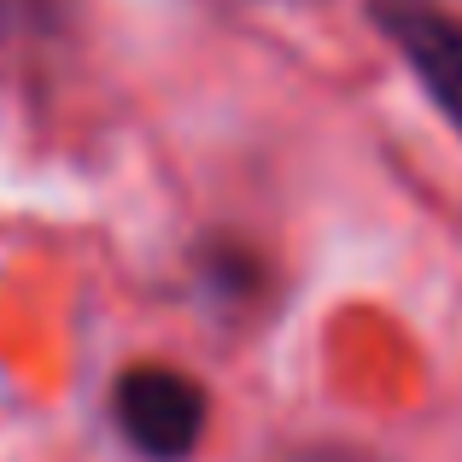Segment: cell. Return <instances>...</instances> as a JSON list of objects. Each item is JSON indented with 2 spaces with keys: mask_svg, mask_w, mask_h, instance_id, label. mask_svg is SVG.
Wrapping results in <instances>:
<instances>
[{
  "mask_svg": "<svg viewBox=\"0 0 462 462\" xmlns=\"http://www.w3.org/2000/svg\"><path fill=\"white\" fill-rule=\"evenodd\" d=\"M205 386L164 363L124 369L112 386V421L147 462H188L193 445L205 439Z\"/></svg>",
  "mask_w": 462,
  "mask_h": 462,
  "instance_id": "obj_1",
  "label": "cell"
},
{
  "mask_svg": "<svg viewBox=\"0 0 462 462\" xmlns=\"http://www.w3.org/2000/svg\"><path fill=\"white\" fill-rule=\"evenodd\" d=\"M369 18L462 135V18H451L439 0H369Z\"/></svg>",
  "mask_w": 462,
  "mask_h": 462,
  "instance_id": "obj_2",
  "label": "cell"
},
{
  "mask_svg": "<svg viewBox=\"0 0 462 462\" xmlns=\"http://www.w3.org/2000/svg\"><path fill=\"white\" fill-rule=\"evenodd\" d=\"M293 462H369V457H357V451H334V445H328V451H305V457H293Z\"/></svg>",
  "mask_w": 462,
  "mask_h": 462,
  "instance_id": "obj_3",
  "label": "cell"
}]
</instances>
